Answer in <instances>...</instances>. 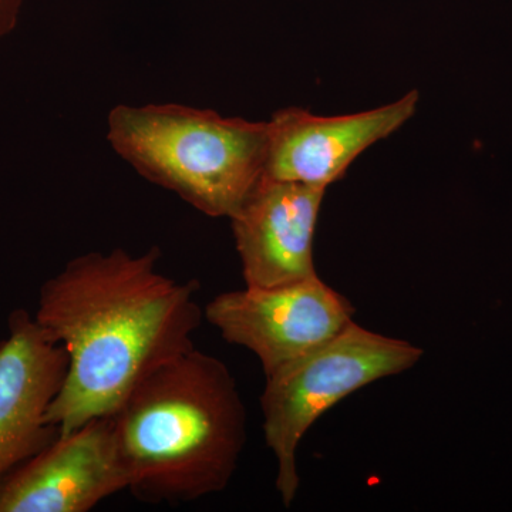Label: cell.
<instances>
[{
	"label": "cell",
	"instance_id": "cell-1",
	"mask_svg": "<svg viewBox=\"0 0 512 512\" xmlns=\"http://www.w3.org/2000/svg\"><path fill=\"white\" fill-rule=\"evenodd\" d=\"M160 259L158 247L87 252L40 286L33 316L69 356L46 417L59 434L110 417L150 373L194 348L200 285L163 274Z\"/></svg>",
	"mask_w": 512,
	"mask_h": 512
},
{
	"label": "cell",
	"instance_id": "cell-2",
	"mask_svg": "<svg viewBox=\"0 0 512 512\" xmlns=\"http://www.w3.org/2000/svg\"><path fill=\"white\" fill-rule=\"evenodd\" d=\"M110 419L127 490L146 503L221 493L247 443L237 380L222 360L195 346L150 373Z\"/></svg>",
	"mask_w": 512,
	"mask_h": 512
},
{
	"label": "cell",
	"instance_id": "cell-3",
	"mask_svg": "<svg viewBox=\"0 0 512 512\" xmlns=\"http://www.w3.org/2000/svg\"><path fill=\"white\" fill-rule=\"evenodd\" d=\"M107 140L150 183L201 214L231 218L264 177L268 121L184 104H124L107 117Z\"/></svg>",
	"mask_w": 512,
	"mask_h": 512
},
{
	"label": "cell",
	"instance_id": "cell-4",
	"mask_svg": "<svg viewBox=\"0 0 512 512\" xmlns=\"http://www.w3.org/2000/svg\"><path fill=\"white\" fill-rule=\"evenodd\" d=\"M423 350L350 322L335 338L266 377L261 409L266 446L278 463L276 490L291 507L299 490V444L329 409L367 386L412 369Z\"/></svg>",
	"mask_w": 512,
	"mask_h": 512
},
{
	"label": "cell",
	"instance_id": "cell-5",
	"mask_svg": "<svg viewBox=\"0 0 512 512\" xmlns=\"http://www.w3.org/2000/svg\"><path fill=\"white\" fill-rule=\"evenodd\" d=\"M355 308L319 276L274 286L222 292L205 305L204 319L231 345L254 353L265 376L335 338Z\"/></svg>",
	"mask_w": 512,
	"mask_h": 512
},
{
	"label": "cell",
	"instance_id": "cell-6",
	"mask_svg": "<svg viewBox=\"0 0 512 512\" xmlns=\"http://www.w3.org/2000/svg\"><path fill=\"white\" fill-rule=\"evenodd\" d=\"M127 488L113 423L100 417L0 478V512H89Z\"/></svg>",
	"mask_w": 512,
	"mask_h": 512
},
{
	"label": "cell",
	"instance_id": "cell-7",
	"mask_svg": "<svg viewBox=\"0 0 512 512\" xmlns=\"http://www.w3.org/2000/svg\"><path fill=\"white\" fill-rule=\"evenodd\" d=\"M419 100L413 90L387 106L335 117L299 107L276 111L268 121L264 177L328 188L363 151L412 119Z\"/></svg>",
	"mask_w": 512,
	"mask_h": 512
},
{
	"label": "cell",
	"instance_id": "cell-8",
	"mask_svg": "<svg viewBox=\"0 0 512 512\" xmlns=\"http://www.w3.org/2000/svg\"><path fill=\"white\" fill-rule=\"evenodd\" d=\"M69 356L33 313L15 309L0 342V478L59 437L46 417L62 390Z\"/></svg>",
	"mask_w": 512,
	"mask_h": 512
},
{
	"label": "cell",
	"instance_id": "cell-9",
	"mask_svg": "<svg viewBox=\"0 0 512 512\" xmlns=\"http://www.w3.org/2000/svg\"><path fill=\"white\" fill-rule=\"evenodd\" d=\"M326 188L262 177L229 220L245 286L316 278L313 237Z\"/></svg>",
	"mask_w": 512,
	"mask_h": 512
},
{
	"label": "cell",
	"instance_id": "cell-10",
	"mask_svg": "<svg viewBox=\"0 0 512 512\" xmlns=\"http://www.w3.org/2000/svg\"><path fill=\"white\" fill-rule=\"evenodd\" d=\"M25 0H0V42L19 26Z\"/></svg>",
	"mask_w": 512,
	"mask_h": 512
}]
</instances>
